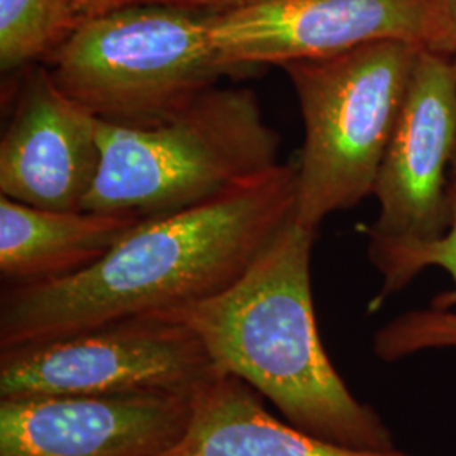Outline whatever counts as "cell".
Returning <instances> with one entry per match:
<instances>
[{
	"label": "cell",
	"instance_id": "4fadbf2b",
	"mask_svg": "<svg viewBox=\"0 0 456 456\" xmlns=\"http://www.w3.org/2000/svg\"><path fill=\"white\" fill-rule=\"evenodd\" d=\"M450 201L452 224L441 239L369 252L382 276L380 291L370 303L372 311L428 267H440L453 281V289L438 294L428 308L408 311L375 333L374 354L384 362L406 359L424 350L456 348V178H450Z\"/></svg>",
	"mask_w": 456,
	"mask_h": 456
},
{
	"label": "cell",
	"instance_id": "5b68a950",
	"mask_svg": "<svg viewBox=\"0 0 456 456\" xmlns=\"http://www.w3.org/2000/svg\"><path fill=\"white\" fill-rule=\"evenodd\" d=\"M421 45L380 39L281 66L299 102L305 141L294 218L318 230L374 191Z\"/></svg>",
	"mask_w": 456,
	"mask_h": 456
},
{
	"label": "cell",
	"instance_id": "6da1fadb",
	"mask_svg": "<svg viewBox=\"0 0 456 456\" xmlns=\"http://www.w3.org/2000/svg\"><path fill=\"white\" fill-rule=\"evenodd\" d=\"M297 164L193 208L146 218L78 274L0 296V350L176 310L220 293L296 212Z\"/></svg>",
	"mask_w": 456,
	"mask_h": 456
},
{
	"label": "cell",
	"instance_id": "7c38bea8",
	"mask_svg": "<svg viewBox=\"0 0 456 456\" xmlns=\"http://www.w3.org/2000/svg\"><path fill=\"white\" fill-rule=\"evenodd\" d=\"M163 456H409L322 440L276 419L242 379L222 372L193 395L180 443Z\"/></svg>",
	"mask_w": 456,
	"mask_h": 456
},
{
	"label": "cell",
	"instance_id": "ba28073f",
	"mask_svg": "<svg viewBox=\"0 0 456 456\" xmlns=\"http://www.w3.org/2000/svg\"><path fill=\"white\" fill-rule=\"evenodd\" d=\"M424 9L426 0H259L210 14L208 33L235 77L380 39L421 45Z\"/></svg>",
	"mask_w": 456,
	"mask_h": 456
},
{
	"label": "cell",
	"instance_id": "2e32d148",
	"mask_svg": "<svg viewBox=\"0 0 456 456\" xmlns=\"http://www.w3.org/2000/svg\"><path fill=\"white\" fill-rule=\"evenodd\" d=\"M254 2H259V0H69L77 22L86 17L97 16L103 11H110L115 7H124L132 4H161V5H175L183 9L216 14V12H225L230 9L242 7L247 4H254Z\"/></svg>",
	"mask_w": 456,
	"mask_h": 456
},
{
	"label": "cell",
	"instance_id": "7a4b0ae2",
	"mask_svg": "<svg viewBox=\"0 0 456 456\" xmlns=\"http://www.w3.org/2000/svg\"><path fill=\"white\" fill-rule=\"evenodd\" d=\"M314 239L293 218L225 289L156 314L195 331L224 372L265 395L296 428L350 448L394 450L386 424L326 355L311 293Z\"/></svg>",
	"mask_w": 456,
	"mask_h": 456
},
{
	"label": "cell",
	"instance_id": "9c48e42d",
	"mask_svg": "<svg viewBox=\"0 0 456 456\" xmlns=\"http://www.w3.org/2000/svg\"><path fill=\"white\" fill-rule=\"evenodd\" d=\"M193 395H61L0 401V456H163L184 436Z\"/></svg>",
	"mask_w": 456,
	"mask_h": 456
},
{
	"label": "cell",
	"instance_id": "52a82bcc",
	"mask_svg": "<svg viewBox=\"0 0 456 456\" xmlns=\"http://www.w3.org/2000/svg\"><path fill=\"white\" fill-rule=\"evenodd\" d=\"M455 147V56L421 46L375 180L379 216L365 230L369 252L433 242L448 232Z\"/></svg>",
	"mask_w": 456,
	"mask_h": 456
},
{
	"label": "cell",
	"instance_id": "3957f363",
	"mask_svg": "<svg viewBox=\"0 0 456 456\" xmlns=\"http://www.w3.org/2000/svg\"><path fill=\"white\" fill-rule=\"evenodd\" d=\"M100 171L83 208L141 218L193 208L281 164V135L257 95L220 85L152 126L100 122Z\"/></svg>",
	"mask_w": 456,
	"mask_h": 456
},
{
	"label": "cell",
	"instance_id": "8fae6325",
	"mask_svg": "<svg viewBox=\"0 0 456 456\" xmlns=\"http://www.w3.org/2000/svg\"><path fill=\"white\" fill-rule=\"evenodd\" d=\"M142 220L132 213L37 208L0 196L2 282L22 286L78 274Z\"/></svg>",
	"mask_w": 456,
	"mask_h": 456
},
{
	"label": "cell",
	"instance_id": "8992f818",
	"mask_svg": "<svg viewBox=\"0 0 456 456\" xmlns=\"http://www.w3.org/2000/svg\"><path fill=\"white\" fill-rule=\"evenodd\" d=\"M224 370L195 331L146 314L0 350V401L61 395H195Z\"/></svg>",
	"mask_w": 456,
	"mask_h": 456
},
{
	"label": "cell",
	"instance_id": "30bf717a",
	"mask_svg": "<svg viewBox=\"0 0 456 456\" xmlns=\"http://www.w3.org/2000/svg\"><path fill=\"white\" fill-rule=\"evenodd\" d=\"M102 163L100 120L41 63L17 77L0 141V193L48 210H83Z\"/></svg>",
	"mask_w": 456,
	"mask_h": 456
},
{
	"label": "cell",
	"instance_id": "5bb4252c",
	"mask_svg": "<svg viewBox=\"0 0 456 456\" xmlns=\"http://www.w3.org/2000/svg\"><path fill=\"white\" fill-rule=\"evenodd\" d=\"M77 26L69 0H0V69L41 63Z\"/></svg>",
	"mask_w": 456,
	"mask_h": 456
},
{
	"label": "cell",
	"instance_id": "e0dca14e",
	"mask_svg": "<svg viewBox=\"0 0 456 456\" xmlns=\"http://www.w3.org/2000/svg\"><path fill=\"white\" fill-rule=\"evenodd\" d=\"M455 63H456V56H455ZM450 178H456V147H455V156H453V163H452V173H450Z\"/></svg>",
	"mask_w": 456,
	"mask_h": 456
},
{
	"label": "cell",
	"instance_id": "277c9868",
	"mask_svg": "<svg viewBox=\"0 0 456 456\" xmlns=\"http://www.w3.org/2000/svg\"><path fill=\"white\" fill-rule=\"evenodd\" d=\"M208 12L132 4L77 22L41 61L97 120L146 127L232 75L210 41Z\"/></svg>",
	"mask_w": 456,
	"mask_h": 456
},
{
	"label": "cell",
	"instance_id": "9a60e30c",
	"mask_svg": "<svg viewBox=\"0 0 456 456\" xmlns=\"http://www.w3.org/2000/svg\"><path fill=\"white\" fill-rule=\"evenodd\" d=\"M421 46L456 56V0H426Z\"/></svg>",
	"mask_w": 456,
	"mask_h": 456
}]
</instances>
